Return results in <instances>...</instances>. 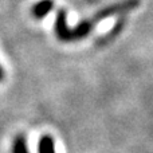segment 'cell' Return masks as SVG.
Wrapping results in <instances>:
<instances>
[{
	"label": "cell",
	"instance_id": "cell-5",
	"mask_svg": "<svg viewBox=\"0 0 153 153\" xmlns=\"http://www.w3.org/2000/svg\"><path fill=\"white\" fill-rule=\"evenodd\" d=\"M3 79H4V71H3V69L0 67V82H1Z\"/></svg>",
	"mask_w": 153,
	"mask_h": 153
},
{
	"label": "cell",
	"instance_id": "cell-1",
	"mask_svg": "<svg viewBox=\"0 0 153 153\" xmlns=\"http://www.w3.org/2000/svg\"><path fill=\"white\" fill-rule=\"evenodd\" d=\"M138 4H140V0H126V1L111 4V5H109V7L103 8V10L98 11L93 18H89V19H86V20L81 22L78 26L73 27V28H70V27L67 26L66 11H65L63 8H61V10H58V12H56V20H55L56 38H58L61 42H75V40H81L90 34V31L94 28L98 22L103 20V19L109 18V16L117 15V13L129 12V11L137 8Z\"/></svg>",
	"mask_w": 153,
	"mask_h": 153
},
{
	"label": "cell",
	"instance_id": "cell-2",
	"mask_svg": "<svg viewBox=\"0 0 153 153\" xmlns=\"http://www.w3.org/2000/svg\"><path fill=\"white\" fill-rule=\"evenodd\" d=\"M54 7V0H40L39 3L32 7L31 12H32V16L35 19H42L53 10Z\"/></svg>",
	"mask_w": 153,
	"mask_h": 153
},
{
	"label": "cell",
	"instance_id": "cell-3",
	"mask_svg": "<svg viewBox=\"0 0 153 153\" xmlns=\"http://www.w3.org/2000/svg\"><path fill=\"white\" fill-rule=\"evenodd\" d=\"M39 153H55V146H54V140L51 136H43L39 141Z\"/></svg>",
	"mask_w": 153,
	"mask_h": 153
},
{
	"label": "cell",
	"instance_id": "cell-4",
	"mask_svg": "<svg viewBox=\"0 0 153 153\" xmlns=\"http://www.w3.org/2000/svg\"><path fill=\"white\" fill-rule=\"evenodd\" d=\"M12 153H28L27 141H26V137H24L23 134H19L13 138Z\"/></svg>",
	"mask_w": 153,
	"mask_h": 153
}]
</instances>
